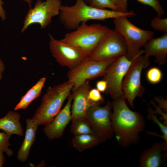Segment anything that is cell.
<instances>
[{
    "label": "cell",
    "mask_w": 167,
    "mask_h": 167,
    "mask_svg": "<svg viewBox=\"0 0 167 167\" xmlns=\"http://www.w3.org/2000/svg\"><path fill=\"white\" fill-rule=\"evenodd\" d=\"M136 15L133 11H122L96 8L88 5L84 0H76L71 6L62 5L59 14L61 22L69 30H74L82 23L89 20H105Z\"/></svg>",
    "instance_id": "obj_2"
},
{
    "label": "cell",
    "mask_w": 167,
    "mask_h": 167,
    "mask_svg": "<svg viewBox=\"0 0 167 167\" xmlns=\"http://www.w3.org/2000/svg\"><path fill=\"white\" fill-rule=\"evenodd\" d=\"M151 25L155 30L167 32V18L154 17L151 22Z\"/></svg>",
    "instance_id": "obj_26"
},
{
    "label": "cell",
    "mask_w": 167,
    "mask_h": 167,
    "mask_svg": "<svg viewBox=\"0 0 167 167\" xmlns=\"http://www.w3.org/2000/svg\"><path fill=\"white\" fill-rule=\"evenodd\" d=\"M151 103L154 106L156 109V110H153L151 109H148L149 112L152 113L153 114L158 113L161 115L162 117L161 118V119L163 121V123L165 125H167V113L163 111L158 106H156L154 101H151Z\"/></svg>",
    "instance_id": "obj_29"
},
{
    "label": "cell",
    "mask_w": 167,
    "mask_h": 167,
    "mask_svg": "<svg viewBox=\"0 0 167 167\" xmlns=\"http://www.w3.org/2000/svg\"><path fill=\"white\" fill-rule=\"evenodd\" d=\"M110 29L99 23L88 24L82 23L61 40L89 56Z\"/></svg>",
    "instance_id": "obj_4"
},
{
    "label": "cell",
    "mask_w": 167,
    "mask_h": 167,
    "mask_svg": "<svg viewBox=\"0 0 167 167\" xmlns=\"http://www.w3.org/2000/svg\"><path fill=\"white\" fill-rule=\"evenodd\" d=\"M66 104L52 120L45 125L44 132L48 138L52 140L61 138L71 118V106L73 96L70 94Z\"/></svg>",
    "instance_id": "obj_13"
},
{
    "label": "cell",
    "mask_w": 167,
    "mask_h": 167,
    "mask_svg": "<svg viewBox=\"0 0 167 167\" xmlns=\"http://www.w3.org/2000/svg\"><path fill=\"white\" fill-rule=\"evenodd\" d=\"M163 74L161 70L156 67L149 68L146 74V79L151 84H156L159 83L162 80Z\"/></svg>",
    "instance_id": "obj_24"
},
{
    "label": "cell",
    "mask_w": 167,
    "mask_h": 167,
    "mask_svg": "<svg viewBox=\"0 0 167 167\" xmlns=\"http://www.w3.org/2000/svg\"><path fill=\"white\" fill-rule=\"evenodd\" d=\"M144 4L147 5L153 9L157 14V16L161 17L165 13V11L160 3L159 0H136ZM128 0H122L124 7L127 9Z\"/></svg>",
    "instance_id": "obj_22"
},
{
    "label": "cell",
    "mask_w": 167,
    "mask_h": 167,
    "mask_svg": "<svg viewBox=\"0 0 167 167\" xmlns=\"http://www.w3.org/2000/svg\"><path fill=\"white\" fill-rule=\"evenodd\" d=\"M143 50L135 58L122 84V89L131 106L134 108V101L136 97H141L144 92V89L141 82L142 70L149 64V58L144 55Z\"/></svg>",
    "instance_id": "obj_6"
},
{
    "label": "cell",
    "mask_w": 167,
    "mask_h": 167,
    "mask_svg": "<svg viewBox=\"0 0 167 167\" xmlns=\"http://www.w3.org/2000/svg\"><path fill=\"white\" fill-rule=\"evenodd\" d=\"M26 128L23 143L19 150L17 159L22 162L26 161L29 155L30 148L36 139V131L39 126L32 118L26 120Z\"/></svg>",
    "instance_id": "obj_17"
},
{
    "label": "cell",
    "mask_w": 167,
    "mask_h": 167,
    "mask_svg": "<svg viewBox=\"0 0 167 167\" xmlns=\"http://www.w3.org/2000/svg\"><path fill=\"white\" fill-rule=\"evenodd\" d=\"M49 49L53 57L62 66L71 70L80 64L87 57L84 53L61 40L55 39L50 33Z\"/></svg>",
    "instance_id": "obj_12"
},
{
    "label": "cell",
    "mask_w": 167,
    "mask_h": 167,
    "mask_svg": "<svg viewBox=\"0 0 167 167\" xmlns=\"http://www.w3.org/2000/svg\"><path fill=\"white\" fill-rule=\"evenodd\" d=\"M70 132L74 136L86 134H96L85 117L71 118Z\"/></svg>",
    "instance_id": "obj_21"
},
{
    "label": "cell",
    "mask_w": 167,
    "mask_h": 167,
    "mask_svg": "<svg viewBox=\"0 0 167 167\" xmlns=\"http://www.w3.org/2000/svg\"><path fill=\"white\" fill-rule=\"evenodd\" d=\"M144 53L148 57L153 56L155 61L159 65L166 62L167 56V32L156 38H152L145 45Z\"/></svg>",
    "instance_id": "obj_15"
},
{
    "label": "cell",
    "mask_w": 167,
    "mask_h": 167,
    "mask_svg": "<svg viewBox=\"0 0 167 167\" xmlns=\"http://www.w3.org/2000/svg\"><path fill=\"white\" fill-rule=\"evenodd\" d=\"M116 59L97 61L88 56L77 66L70 70L67 76L68 81L73 84L72 92L88 80L103 76L108 67Z\"/></svg>",
    "instance_id": "obj_7"
},
{
    "label": "cell",
    "mask_w": 167,
    "mask_h": 167,
    "mask_svg": "<svg viewBox=\"0 0 167 167\" xmlns=\"http://www.w3.org/2000/svg\"><path fill=\"white\" fill-rule=\"evenodd\" d=\"M88 96L91 101L99 105L104 101L101 92L96 88L90 89L88 92Z\"/></svg>",
    "instance_id": "obj_28"
},
{
    "label": "cell",
    "mask_w": 167,
    "mask_h": 167,
    "mask_svg": "<svg viewBox=\"0 0 167 167\" xmlns=\"http://www.w3.org/2000/svg\"><path fill=\"white\" fill-rule=\"evenodd\" d=\"M126 99L124 97L113 100L111 118L113 133L118 144L123 147L137 143L139 139V134L145 126L143 116L128 108Z\"/></svg>",
    "instance_id": "obj_1"
},
{
    "label": "cell",
    "mask_w": 167,
    "mask_h": 167,
    "mask_svg": "<svg viewBox=\"0 0 167 167\" xmlns=\"http://www.w3.org/2000/svg\"><path fill=\"white\" fill-rule=\"evenodd\" d=\"M20 115L15 111H9L0 118V129L8 134L23 136V129L20 122Z\"/></svg>",
    "instance_id": "obj_18"
},
{
    "label": "cell",
    "mask_w": 167,
    "mask_h": 167,
    "mask_svg": "<svg viewBox=\"0 0 167 167\" xmlns=\"http://www.w3.org/2000/svg\"><path fill=\"white\" fill-rule=\"evenodd\" d=\"M3 152L2 150H0V167L3 166L5 161V158Z\"/></svg>",
    "instance_id": "obj_34"
},
{
    "label": "cell",
    "mask_w": 167,
    "mask_h": 167,
    "mask_svg": "<svg viewBox=\"0 0 167 167\" xmlns=\"http://www.w3.org/2000/svg\"><path fill=\"white\" fill-rule=\"evenodd\" d=\"M148 117L149 119L152 120L159 126L162 134L161 136V138L165 141V142H164L165 144L167 145V126L166 125L159 121L154 114L149 112Z\"/></svg>",
    "instance_id": "obj_27"
},
{
    "label": "cell",
    "mask_w": 167,
    "mask_h": 167,
    "mask_svg": "<svg viewBox=\"0 0 167 167\" xmlns=\"http://www.w3.org/2000/svg\"><path fill=\"white\" fill-rule=\"evenodd\" d=\"M27 3L30 8H31L32 0H22Z\"/></svg>",
    "instance_id": "obj_36"
},
{
    "label": "cell",
    "mask_w": 167,
    "mask_h": 167,
    "mask_svg": "<svg viewBox=\"0 0 167 167\" xmlns=\"http://www.w3.org/2000/svg\"><path fill=\"white\" fill-rule=\"evenodd\" d=\"M62 5L61 0H37L26 15L21 32L33 24H39L41 29L46 27L51 24L53 17L59 15Z\"/></svg>",
    "instance_id": "obj_9"
},
{
    "label": "cell",
    "mask_w": 167,
    "mask_h": 167,
    "mask_svg": "<svg viewBox=\"0 0 167 167\" xmlns=\"http://www.w3.org/2000/svg\"><path fill=\"white\" fill-rule=\"evenodd\" d=\"M96 88L100 92H105L106 90L107 84L106 81L104 80L98 81L96 83Z\"/></svg>",
    "instance_id": "obj_31"
},
{
    "label": "cell",
    "mask_w": 167,
    "mask_h": 167,
    "mask_svg": "<svg viewBox=\"0 0 167 167\" xmlns=\"http://www.w3.org/2000/svg\"><path fill=\"white\" fill-rule=\"evenodd\" d=\"M46 80V78L43 77L31 88L20 99L19 102L15 106V111L19 109H25L34 100L40 96L42 89L44 86Z\"/></svg>",
    "instance_id": "obj_19"
},
{
    "label": "cell",
    "mask_w": 167,
    "mask_h": 167,
    "mask_svg": "<svg viewBox=\"0 0 167 167\" xmlns=\"http://www.w3.org/2000/svg\"><path fill=\"white\" fill-rule=\"evenodd\" d=\"M11 136L5 132H0V150L6 153L8 157L11 156L14 154L13 151L9 148L11 145L9 141Z\"/></svg>",
    "instance_id": "obj_25"
},
{
    "label": "cell",
    "mask_w": 167,
    "mask_h": 167,
    "mask_svg": "<svg viewBox=\"0 0 167 167\" xmlns=\"http://www.w3.org/2000/svg\"><path fill=\"white\" fill-rule=\"evenodd\" d=\"M5 66L4 63L0 58V80L2 78V74L4 71Z\"/></svg>",
    "instance_id": "obj_35"
},
{
    "label": "cell",
    "mask_w": 167,
    "mask_h": 167,
    "mask_svg": "<svg viewBox=\"0 0 167 167\" xmlns=\"http://www.w3.org/2000/svg\"><path fill=\"white\" fill-rule=\"evenodd\" d=\"M91 6L98 8L122 11L120 8L111 0H89V3Z\"/></svg>",
    "instance_id": "obj_23"
},
{
    "label": "cell",
    "mask_w": 167,
    "mask_h": 167,
    "mask_svg": "<svg viewBox=\"0 0 167 167\" xmlns=\"http://www.w3.org/2000/svg\"><path fill=\"white\" fill-rule=\"evenodd\" d=\"M154 100L159 105V107L163 109V111L167 113V100L162 97H156Z\"/></svg>",
    "instance_id": "obj_30"
},
{
    "label": "cell",
    "mask_w": 167,
    "mask_h": 167,
    "mask_svg": "<svg viewBox=\"0 0 167 167\" xmlns=\"http://www.w3.org/2000/svg\"><path fill=\"white\" fill-rule=\"evenodd\" d=\"M73 87L67 81L53 87H49L43 96L41 103L32 118L39 126L49 123L61 110Z\"/></svg>",
    "instance_id": "obj_3"
},
{
    "label": "cell",
    "mask_w": 167,
    "mask_h": 167,
    "mask_svg": "<svg viewBox=\"0 0 167 167\" xmlns=\"http://www.w3.org/2000/svg\"><path fill=\"white\" fill-rule=\"evenodd\" d=\"M91 87L88 80L73 92V102L71 109V118L85 117L90 107L95 105H99L89 99L88 93Z\"/></svg>",
    "instance_id": "obj_14"
},
{
    "label": "cell",
    "mask_w": 167,
    "mask_h": 167,
    "mask_svg": "<svg viewBox=\"0 0 167 167\" xmlns=\"http://www.w3.org/2000/svg\"><path fill=\"white\" fill-rule=\"evenodd\" d=\"M135 58L130 60L125 55L118 57L109 66L104 75L103 79L107 84L105 92L113 100L125 97L122 89V84Z\"/></svg>",
    "instance_id": "obj_10"
},
{
    "label": "cell",
    "mask_w": 167,
    "mask_h": 167,
    "mask_svg": "<svg viewBox=\"0 0 167 167\" xmlns=\"http://www.w3.org/2000/svg\"><path fill=\"white\" fill-rule=\"evenodd\" d=\"M167 146L163 143H155L149 148L144 151L139 159V166L159 167L164 161L166 154L162 151L167 152Z\"/></svg>",
    "instance_id": "obj_16"
},
{
    "label": "cell",
    "mask_w": 167,
    "mask_h": 167,
    "mask_svg": "<svg viewBox=\"0 0 167 167\" xmlns=\"http://www.w3.org/2000/svg\"><path fill=\"white\" fill-rule=\"evenodd\" d=\"M112 103L108 101L104 106L96 105L90 107L85 117L96 135L103 142L113 137L111 120Z\"/></svg>",
    "instance_id": "obj_11"
},
{
    "label": "cell",
    "mask_w": 167,
    "mask_h": 167,
    "mask_svg": "<svg viewBox=\"0 0 167 167\" xmlns=\"http://www.w3.org/2000/svg\"></svg>",
    "instance_id": "obj_38"
},
{
    "label": "cell",
    "mask_w": 167,
    "mask_h": 167,
    "mask_svg": "<svg viewBox=\"0 0 167 167\" xmlns=\"http://www.w3.org/2000/svg\"><path fill=\"white\" fill-rule=\"evenodd\" d=\"M103 141L96 134H86L74 135L71 139L73 147L79 152L96 146Z\"/></svg>",
    "instance_id": "obj_20"
},
{
    "label": "cell",
    "mask_w": 167,
    "mask_h": 167,
    "mask_svg": "<svg viewBox=\"0 0 167 167\" xmlns=\"http://www.w3.org/2000/svg\"><path fill=\"white\" fill-rule=\"evenodd\" d=\"M127 51L122 36L114 29H110L89 56L96 60H108L125 55Z\"/></svg>",
    "instance_id": "obj_8"
},
{
    "label": "cell",
    "mask_w": 167,
    "mask_h": 167,
    "mask_svg": "<svg viewBox=\"0 0 167 167\" xmlns=\"http://www.w3.org/2000/svg\"><path fill=\"white\" fill-rule=\"evenodd\" d=\"M116 5L118 6L122 11H128L123 5L122 0H111Z\"/></svg>",
    "instance_id": "obj_33"
},
{
    "label": "cell",
    "mask_w": 167,
    "mask_h": 167,
    "mask_svg": "<svg viewBox=\"0 0 167 167\" xmlns=\"http://www.w3.org/2000/svg\"><path fill=\"white\" fill-rule=\"evenodd\" d=\"M87 3H89V0H84Z\"/></svg>",
    "instance_id": "obj_37"
},
{
    "label": "cell",
    "mask_w": 167,
    "mask_h": 167,
    "mask_svg": "<svg viewBox=\"0 0 167 167\" xmlns=\"http://www.w3.org/2000/svg\"><path fill=\"white\" fill-rule=\"evenodd\" d=\"M4 4V2L2 0H0V17L3 21L6 19V13L3 7Z\"/></svg>",
    "instance_id": "obj_32"
},
{
    "label": "cell",
    "mask_w": 167,
    "mask_h": 167,
    "mask_svg": "<svg viewBox=\"0 0 167 167\" xmlns=\"http://www.w3.org/2000/svg\"><path fill=\"white\" fill-rule=\"evenodd\" d=\"M114 30L124 38L127 46L125 54L130 60L135 58L140 52L141 48L153 37L154 33L138 27L132 23L127 17L114 19Z\"/></svg>",
    "instance_id": "obj_5"
}]
</instances>
